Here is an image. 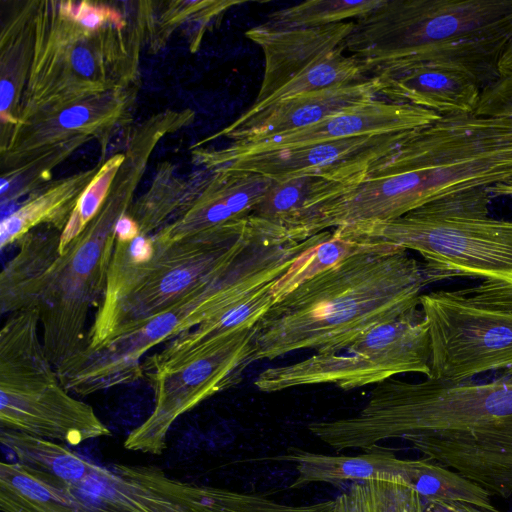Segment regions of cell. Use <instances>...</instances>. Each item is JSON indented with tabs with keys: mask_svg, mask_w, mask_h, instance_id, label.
<instances>
[{
	"mask_svg": "<svg viewBox=\"0 0 512 512\" xmlns=\"http://www.w3.org/2000/svg\"><path fill=\"white\" fill-rule=\"evenodd\" d=\"M430 359L429 327L419 307L371 328L341 350L269 367L257 376L254 385L265 393L319 384L351 390L403 373L430 378Z\"/></svg>",
	"mask_w": 512,
	"mask_h": 512,
	"instance_id": "8fae6325",
	"label": "cell"
},
{
	"mask_svg": "<svg viewBox=\"0 0 512 512\" xmlns=\"http://www.w3.org/2000/svg\"><path fill=\"white\" fill-rule=\"evenodd\" d=\"M414 131L369 135L264 152L231 153L221 149L205 152L203 159L211 168L251 172L274 181L296 176L359 180L375 161L396 148Z\"/></svg>",
	"mask_w": 512,
	"mask_h": 512,
	"instance_id": "5bb4252c",
	"label": "cell"
},
{
	"mask_svg": "<svg viewBox=\"0 0 512 512\" xmlns=\"http://www.w3.org/2000/svg\"><path fill=\"white\" fill-rule=\"evenodd\" d=\"M360 62L346 55L339 47L298 74L265 101L253 104L245 113L251 115L274 103L331 87L343 86L367 79Z\"/></svg>",
	"mask_w": 512,
	"mask_h": 512,
	"instance_id": "d4e9b609",
	"label": "cell"
},
{
	"mask_svg": "<svg viewBox=\"0 0 512 512\" xmlns=\"http://www.w3.org/2000/svg\"><path fill=\"white\" fill-rule=\"evenodd\" d=\"M75 193L73 188H56L4 217L0 226L1 250L16 244L42 224L62 231L75 207Z\"/></svg>",
	"mask_w": 512,
	"mask_h": 512,
	"instance_id": "484cf974",
	"label": "cell"
},
{
	"mask_svg": "<svg viewBox=\"0 0 512 512\" xmlns=\"http://www.w3.org/2000/svg\"><path fill=\"white\" fill-rule=\"evenodd\" d=\"M487 188L455 193L381 222L341 226L343 235L418 252L453 277L502 279L512 274V220L489 215Z\"/></svg>",
	"mask_w": 512,
	"mask_h": 512,
	"instance_id": "52a82bcc",
	"label": "cell"
},
{
	"mask_svg": "<svg viewBox=\"0 0 512 512\" xmlns=\"http://www.w3.org/2000/svg\"><path fill=\"white\" fill-rule=\"evenodd\" d=\"M36 310L8 315L0 330V426L72 446L110 436L93 407L61 383L40 339Z\"/></svg>",
	"mask_w": 512,
	"mask_h": 512,
	"instance_id": "ba28073f",
	"label": "cell"
},
{
	"mask_svg": "<svg viewBox=\"0 0 512 512\" xmlns=\"http://www.w3.org/2000/svg\"><path fill=\"white\" fill-rule=\"evenodd\" d=\"M379 242L352 238L336 230L301 253L271 286L275 303L313 277L329 270L343 260L377 246Z\"/></svg>",
	"mask_w": 512,
	"mask_h": 512,
	"instance_id": "cb8c5ba5",
	"label": "cell"
},
{
	"mask_svg": "<svg viewBox=\"0 0 512 512\" xmlns=\"http://www.w3.org/2000/svg\"><path fill=\"white\" fill-rule=\"evenodd\" d=\"M283 271L275 249L252 241L229 266L172 306L95 349L80 350L56 369L58 377L80 396L133 384L144 378L142 359L152 348L220 316Z\"/></svg>",
	"mask_w": 512,
	"mask_h": 512,
	"instance_id": "5b68a950",
	"label": "cell"
},
{
	"mask_svg": "<svg viewBox=\"0 0 512 512\" xmlns=\"http://www.w3.org/2000/svg\"><path fill=\"white\" fill-rule=\"evenodd\" d=\"M122 159L123 157L120 155L111 159L80 195L65 227L61 231L60 253L66 249L101 210L102 203L108 192L109 183Z\"/></svg>",
	"mask_w": 512,
	"mask_h": 512,
	"instance_id": "f546056e",
	"label": "cell"
},
{
	"mask_svg": "<svg viewBox=\"0 0 512 512\" xmlns=\"http://www.w3.org/2000/svg\"><path fill=\"white\" fill-rule=\"evenodd\" d=\"M424 512H500L487 510L475 505L452 500H422Z\"/></svg>",
	"mask_w": 512,
	"mask_h": 512,
	"instance_id": "836d02e7",
	"label": "cell"
},
{
	"mask_svg": "<svg viewBox=\"0 0 512 512\" xmlns=\"http://www.w3.org/2000/svg\"><path fill=\"white\" fill-rule=\"evenodd\" d=\"M512 41V0H384L354 21L344 50L364 71L439 65L474 75L483 88L501 76Z\"/></svg>",
	"mask_w": 512,
	"mask_h": 512,
	"instance_id": "277c9868",
	"label": "cell"
},
{
	"mask_svg": "<svg viewBox=\"0 0 512 512\" xmlns=\"http://www.w3.org/2000/svg\"><path fill=\"white\" fill-rule=\"evenodd\" d=\"M274 281L252 292L220 316L204 322L198 327L186 332V334L191 338H202L236 329L254 327L264 314L275 304L271 292V286Z\"/></svg>",
	"mask_w": 512,
	"mask_h": 512,
	"instance_id": "f1b7e54d",
	"label": "cell"
},
{
	"mask_svg": "<svg viewBox=\"0 0 512 512\" xmlns=\"http://www.w3.org/2000/svg\"><path fill=\"white\" fill-rule=\"evenodd\" d=\"M453 278L407 250L379 242L302 283L254 326L252 363L297 350L330 353L420 307L432 283Z\"/></svg>",
	"mask_w": 512,
	"mask_h": 512,
	"instance_id": "7a4b0ae2",
	"label": "cell"
},
{
	"mask_svg": "<svg viewBox=\"0 0 512 512\" xmlns=\"http://www.w3.org/2000/svg\"><path fill=\"white\" fill-rule=\"evenodd\" d=\"M72 66L83 76H90L95 72V62L92 54L86 48H77L72 53Z\"/></svg>",
	"mask_w": 512,
	"mask_h": 512,
	"instance_id": "d590c367",
	"label": "cell"
},
{
	"mask_svg": "<svg viewBox=\"0 0 512 512\" xmlns=\"http://www.w3.org/2000/svg\"><path fill=\"white\" fill-rule=\"evenodd\" d=\"M275 460L292 462L297 477L289 488H301L311 483H328L335 487L354 482L390 481L405 484L404 461L393 450L375 445L362 453L331 455L289 447Z\"/></svg>",
	"mask_w": 512,
	"mask_h": 512,
	"instance_id": "44dd1931",
	"label": "cell"
},
{
	"mask_svg": "<svg viewBox=\"0 0 512 512\" xmlns=\"http://www.w3.org/2000/svg\"><path fill=\"white\" fill-rule=\"evenodd\" d=\"M125 250L131 262L142 264L152 259L155 246L151 235L140 234L133 241L125 244Z\"/></svg>",
	"mask_w": 512,
	"mask_h": 512,
	"instance_id": "d6a6232c",
	"label": "cell"
},
{
	"mask_svg": "<svg viewBox=\"0 0 512 512\" xmlns=\"http://www.w3.org/2000/svg\"><path fill=\"white\" fill-rule=\"evenodd\" d=\"M273 181L251 172L215 169L201 196L176 220L151 235L152 239L171 242L247 219Z\"/></svg>",
	"mask_w": 512,
	"mask_h": 512,
	"instance_id": "d6986e66",
	"label": "cell"
},
{
	"mask_svg": "<svg viewBox=\"0 0 512 512\" xmlns=\"http://www.w3.org/2000/svg\"><path fill=\"white\" fill-rule=\"evenodd\" d=\"M0 442L19 463L72 485L85 482L99 466L63 444L19 431L1 428Z\"/></svg>",
	"mask_w": 512,
	"mask_h": 512,
	"instance_id": "603a6c76",
	"label": "cell"
},
{
	"mask_svg": "<svg viewBox=\"0 0 512 512\" xmlns=\"http://www.w3.org/2000/svg\"><path fill=\"white\" fill-rule=\"evenodd\" d=\"M307 428L336 452L404 439L490 495L512 496V375L486 383L390 378L355 415Z\"/></svg>",
	"mask_w": 512,
	"mask_h": 512,
	"instance_id": "6da1fadb",
	"label": "cell"
},
{
	"mask_svg": "<svg viewBox=\"0 0 512 512\" xmlns=\"http://www.w3.org/2000/svg\"><path fill=\"white\" fill-rule=\"evenodd\" d=\"M457 291L473 305L512 312V274L502 279L483 280L478 285Z\"/></svg>",
	"mask_w": 512,
	"mask_h": 512,
	"instance_id": "4dcf8cb0",
	"label": "cell"
},
{
	"mask_svg": "<svg viewBox=\"0 0 512 512\" xmlns=\"http://www.w3.org/2000/svg\"><path fill=\"white\" fill-rule=\"evenodd\" d=\"M499 70L501 75L512 74V41L500 59Z\"/></svg>",
	"mask_w": 512,
	"mask_h": 512,
	"instance_id": "f35d334b",
	"label": "cell"
},
{
	"mask_svg": "<svg viewBox=\"0 0 512 512\" xmlns=\"http://www.w3.org/2000/svg\"><path fill=\"white\" fill-rule=\"evenodd\" d=\"M431 346L430 379L462 383L491 371L512 375V312L465 301L457 290L420 296Z\"/></svg>",
	"mask_w": 512,
	"mask_h": 512,
	"instance_id": "7c38bea8",
	"label": "cell"
},
{
	"mask_svg": "<svg viewBox=\"0 0 512 512\" xmlns=\"http://www.w3.org/2000/svg\"><path fill=\"white\" fill-rule=\"evenodd\" d=\"M489 191L493 197L506 196L512 197V181L508 183L498 184L489 188Z\"/></svg>",
	"mask_w": 512,
	"mask_h": 512,
	"instance_id": "ab89813d",
	"label": "cell"
},
{
	"mask_svg": "<svg viewBox=\"0 0 512 512\" xmlns=\"http://www.w3.org/2000/svg\"><path fill=\"white\" fill-rule=\"evenodd\" d=\"M476 111L512 116V74L501 75L483 88Z\"/></svg>",
	"mask_w": 512,
	"mask_h": 512,
	"instance_id": "1f68e13d",
	"label": "cell"
},
{
	"mask_svg": "<svg viewBox=\"0 0 512 512\" xmlns=\"http://www.w3.org/2000/svg\"><path fill=\"white\" fill-rule=\"evenodd\" d=\"M371 78L385 100L433 111L440 116L475 112L483 85L474 75L439 65H389Z\"/></svg>",
	"mask_w": 512,
	"mask_h": 512,
	"instance_id": "2e32d148",
	"label": "cell"
},
{
	"mask_svg": "<svg viewBox=\"0 0 512 512\" xmlns=\"http://www.w3.org/2000/svg\"><path fill=\"white\" fill-rule=\"evenodd\" d=\"M98 491L132 512H333L334 499L289 505L254 493L169 477L149 465L114 464L98 474Z\"/></svg>",
	"mask_w": 512,
	"mask_h": 512,
	"instance_id": "4fadbf2b",
	"label": "cell"
},
{
	"mask_svg": "<svg viewBox=\"0 0 512 512\" xmlns=\"http://www.w3.org/2000/svg\"><path fill=\"white\" fill-rule=\"evenodd\" d=\"M2 512H132L86 483L72 485L19 462L0 463Z\"/></svg>",
	"mask_w": 512,
	"mask_h": 512,
	"instance_id": "ffe728a7",
	"label": "cell"
},
{
	"mask_svg": "<svg viewBox=\"0 0 512 512\" xmlns=\"http://www.w3.org/2000/svg\"><path fill=\"white\" fill-rule=\"evenodd\" d=\"M354 28L345 21L315 28L275 29L264 23L248 29L245 36L264 55V74L254 101L262 103L315 62L344 46Z\"/></svg>",
	"mask_w": 512,
	"mask_h": 512,
	"instance_id": "ac0fdd59",
	"label": "cell"
},
{
	"mask_svg": "<svg viewBox=\"0 0 512 512\" xmlns=\"http://www.w3.org/2000/svg\"><path fill=\"white\" fill-rule=\"evenodd\" d=\"M334 502L333 512H424L413 488L390 481L351 483Z\"/></svg>",
	"mask_w": 512,
	"mask_h": 512,
	"instance_id": "4316f807",
	"label": "cell"
},
{
	"mask_svg": "<svg viewBox=\"0 0 512 512\" xmlns=\"http://www.w3.org/2000/svg\"><path fill=\"white\" fill-rule=\"evenodd\" d=\"M254 327L202 338L186 333L143 359L154 392L151 414L126 437L130 451L161 455L174 422L200 403L237 384L252 364Z\"/></svg>",
	"mask_w": 512,
	"mask_h": 512,
	"instance_id": "9c48e42d",
	"label": "cell"
},
{
	"mask_svg": "<svg viewBox=\"0 0 512 512\" xmlns=\"http://www.w3.org/2000/svg\"><path fill=\"white\" fill-rule=\"evenodd\" d=\"M378 98L370 77L348 85L295 96L251 115L242 114L219 135L234 142L251 143L302 129Z\"/></svg>",
	"mask_w": 512,
	"mask_h": 512,
	"instance_id": "e0dca14e",
	"label": "cell"
},
{
	"mask_svg": "<svg viewBox=\"0 0 512 512\" xmlns=\"http://www.w3.org/2000/svg\"><path fill=\"white\" fill-rule=\"evenodd\" d=\"M13 86L7 81L2 80L1 82V112L5 113L6 108L9 107L13 98Z\"/></svg>",
	"mask_w": 512,
	"mask_h": 512,
	"instance_id": "74e56055",
	"label": "cell"
},
{
	"mask_svg": "<svg viewBox=\"0 0 512 512\" xmlns=\"http://www.w3.org/2000/svg\"><path fill=\"white\" fill-rule=\"evenodd\" d=\"M254 232L249 217L171 242L153 240L154 255L142 264L131 262L125 244L116 241L105 291L82 349H95L181 300L229 266Z\"/></svg>",
	"mask_w": 512,
	"mask_h": 512,
	"instance_id": "8992f818",
	"label": "cell"
},
{
	"mask_svg": "<svg viewBox=\"0 0 512 512\" xmlns=\"http://www.w3.org/2000/svg\"><path fill=\"white\" fill-rule=\"evenodd\" d=\"M141 234L138 222L130 215L123 213L115 225L116 241L128 244Z\"/></svg>",
	"mask_w": 512,
	"mask_h": 512,
	"instance_id": "e575fe53",
	"label": "cell"
},
{
	"mask_svg": "<svg viewBox=\"0 0 512 512\" xmlns=\"http://www.w3.org/2000/svg\"><path fill=\"white\" fill-rule=\"evenodd\" d=\"M125 208L123 201L102 207L62 253H53L30 289L25 311L38 312L44 349L56 369L84 345L88 315L103 297L115 225Z\"/></svg>",
	"mask_w": 512,
	"mask_h": 512,
	"instance_id": "30bf717a",
	"label": "cell"
},
{
	"mask_svg": "<svg viewBox=\"0 0 512 512\" xmlns=\"http://www.w3.org/2000/svg\"><path fill=\"white\" fill-rule=\"evenodd\" d=\"M90 117L89 110L85 107L78 106L63 112L59 121L66 128H78L83 126Z\"/></svg>",
	"mask_w": 512,
	"mask_h": 512,
	"instance_id": "8d00e7d4",
	"label": "cell"
},
{
	"mask_svg": "<svg viewBox=\"0 0 512 512\" xmlns=\"http://www.w3.org/2000/svg\"><path fill=\"white\" fill-rule=\"evenodd\" d=\"M384 0H312L274 11L264 24L275 29L315 28L359 19Z\"/></svg>",
	"mask_w": 512,
	"mask_h": 512,
	"instance_id": "83f0119b",
	"label": "cell"
},
{
	"mask_svg": "<svg viewBox=\"0 0 512 512\" xmlns=\"http://www.w3.org/2000/svg\"><path fill=\"white\" fill-rule=\"evenodd\" d=\"M362 179L344 181L317 176H296L273 181L250 217L286 231L308 210L343 193Z\"/></svg>",
	"mask_w": 512,
	"mask_h": 512,
	"instance_id": "7402d4cb",
	"label": "cell"
},
{
	"mask_svg": "<svg viewBox=\"0 0 512 512\" xmlns=\"http://www.w3.org/2000/svg\"><path fill=\"white\" fill-rule=\"evenodd\" d=\"M440 117L424 108L377 98L302 129L251 143L233 142L224 150L231 153L264 152L312 143L412 131Z\"/></svg>",
	"mask_w": 512,
	"mask_h": 512,
	"instance_id": "9a60e30c",
	"label": "cell"
},
{
	"mask_svg": "<svg viewBox=\"0 0 512 512\" xmlns=\"http://www.w3.org/2000/svg\"><path fill=\"white\" fill-rule=\"evenodd\" d=\"M365 201L381 220L429 202L512 181V116L462 113L419 128L366 172Z\"/></svg>",
	"mask_w": 512,
	"mask_h": 512,
	"instance_id": "3957f363",
	"label": "cell"
}]
</instances>
